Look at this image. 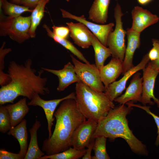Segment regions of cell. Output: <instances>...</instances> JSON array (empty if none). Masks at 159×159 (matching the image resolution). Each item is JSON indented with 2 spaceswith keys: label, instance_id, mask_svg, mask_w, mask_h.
I'll return each mask as SVG.
<instances>
[{
  "label": "cell",
  "instance_id": "18",
  "mask_svg": "<svg viewBox=\"0 0 159 159\" xmlns=\"http://www.w3.org/2000/svg\"><path fill=\"white\" fill-rule=\"evenodd\" d=\"M123 71V62L113 57L107 64L101 68L100 70V78L106 90L110 84L115 81Z\"/></svg>",
  "mask_w": 159,
  "mask_h": 159
},
{
  "label": "cell",
  "instance_id": "38",
  "mask_svg": "<svg viewBox=\"0 0 159 159\" xmlns=\"http://www.w3.org/2000/svg\"><path fill=\"white\" fill-rule=\"evenodd\" d=\"M153 0H137L138 2L140 4L142 5H146Z\"/></svg>",
  "mask_w": 159,
  "mask_h": 159
},
{
  "label": "cell",
  "instance_id": "9",
  "mask_svg": "<svg viewBox=\"0 0 159 159\" xmlns=\"http://www.w3.org/2000/svg\"><path fill=\"white\" fill-rule=\"evenodd\" d=\"M97 123L91 118L83 121L75 130L71 138V146L77 150L87 148L97 128Z\"/></svg>",
  "mask_w": 159,
  "mask_h": 159
},
{
  "label": "cell",
  "instance_id": "27",
  "mask_svg": "<svg viewBox=\"0 0 159 159\" xmlns=\"http://www.w3.org/2000/svg\"><path fill=\"white\" fill-rule=\"evenodd\" d=\"M0 6L5 14L13 17L20 16L22 14L25 12H32L33 10L9 2L7 0H0Z\"/></svg>",
  "mask_w": 159,
  "mask_h": 159
},
{
  "label": "cell",
  "instance_id": "15",
  "mask_svg": "<svg viewBox=\"0 0 159 159\" xmlns=\"http://www.w3.org/2000/svg\"><path fill=\"white\" fill-rule=\"evenodd\" d=\"M41 69L58 77L59 82L57 90L58 92L64 91L73 83L80 81L76 73L74 65L70 62H68L61 69L55 70L44 67Z\"/></svg>",
  "mask_w": 159,
  "mask_h": 159
},
{
  "label": "cell",
  "instance_id": "11",
  "mask_svg": "<svg viewBox=\"0 0 159 159\" xmlns=\"http://www.w3.org/2000/svg\"><path fill=\"white\" fill-rule=\"evenodd\" d=\"M39 94L36 93L30 102L27 103L28 105L39 106L44 110L47 122L48 138L52 135V128L53 125L54 118L53 115L55 109L58 105L63 100L67 99H75V93L72 92L63 98L51 100H46L41 98Z\"/></svg>",
  "mask_w": 159,
  "mask_h": 159
},
{
  "label": "cell",
  "instance_id": "14",
  "mask_svg": "<svg viewBox=\"0 0 159 159\" xmlns=\"http://www.w3.org/2000/svg\"><path fill=\"white\" fill-rule=\"evenodd\" d=\"M66 24L69 29V35L76 44L83 49L92 45V32L84 24L80 22Z\"/></svg>",
  "mask_w": 159,
  "mask_h": 159
},
{
  "label": "cell",
  "instance_id": "39",
  "mask_svg": "<svg viewBox=\"0 0 159 159\" xmlns=\"http://www.w3.org/2000/svg\"><path fill=\"white\" fill-rule=\"evenodd\" d=\"M21 0H10V1L11 3L17 4L20 5Z\"/></svg>",
  "mask_w": 159,
  "mask_h": 159
},
{
  "label": "cell",
  "instance_id": "3",
  "mask_svg": "<svg viewBox=\"0 0 159 159\" xmlns=\"http://www.w3.org/2000/svg\"><path fill=\"white\" fill-rule=\"evenodd\" d=\"M132 109V107H127L125 104L111 109L97 123L93 138L100 136L112 139L121 138L126 141L133 152L147 155L148 152L145 145L135 137L128 126L126 116Z\"/></svg>",
  "mask_w": 159,
  "mask_h": 159
},
{
  "label": "cell",
  "instance_id": "32",
  "mask_svg": "<svg viewBox=\"0 0 159 159\" xmlns=\"http://www.w3.org/2000/svg\"><path fill=\"white\" fill-rule=\"evenodd\" d=\"M153 47L148 54L150 60L151 61L157 60L159 57V41L156 39H152Z\"/></svg>",
  "mask_w": 159,
  "mask_h": 159
},
{
  "label": "cell",
  "instance_id": "16",
  "mask_svg": "<svg viewBox=\"0 0 159 159\" xmlns=\"http://www.w3.org/2000/svg\"><path fill=\"white\" fill-rule=\"evenodd\" d=\"M140 73L137 72L133 75L130 83L125 93L115 99L114 101L120 105L125 104L132 101L136 102L141 101L143 91V78Z\"/></svg>",
  "mask_w": 159,
  "mask_h": 159
},
{
  "label": "cell",
  "instance_id": "23",
  "mask_svg": "<svg viewBox=\"0 0 159 159\" xmlns=\"http://www.w3.org/2000/svg\"><path fill=\"white\" fill-rule=\"evenodd\" d=\"M92 46L95 52V64L100 70L106 59L112 55L110 49L102 44L92 33Z\"/></svg>",
  "mask_w": 159,
  "mask_h": 159
},
{
  "label": "cell",
  "instance_id": "25",
  "mask_svg": "<svg viewBox=\"0 0 159 159\" xmlns=\"http://www.w3.org/2000/svg\"><path fill=\"white\" fill-rule=\"evenodd\" d=\"M49 1L40 0L32 12L31 25L28 32L30 38L35 37L36 30L44 16L45 6Z\"/></svg>",
  "mask_w": 159,
  "mask_h": 159
},
{
  "label": "cell",
  "instance_id": "37",
  "mask_svg": "<svg viewBox=\"0 0 159 159\" xmlns=\"http://www.w3.org/2000/svg\"><path fill=\"white\" fill-rule=\"evenodd\" d=\"M151 62L159 72V57L157 60Z\"/></svg>",
  "mask_w": 159,
  "mask_h": 159
},
{
  "label": "cell",
  "instance_id": "19",
  "mask_svg": "<svg viewBox=\"0 0 159 159\" xmlns=\"http://www.w3.org/2000/svg\"><path fill=\"white\" fill-rule=\"evenodd\" d=\"M110 2V0H94L88 12V19L97 23L105 24Z\"/></svg>",
  "mask_w": 159,
  "mask_h": 159
},
{
  "label": "cell",
  "instance_id": "6",
  "mask_svg": "<svg viewBox=\"0 0 159 159\" xmlns=\"http://www.w3.org/2000/svg\"><path fill=\"white\" fill-rule=\"evenodd\" d=\"M123 14L120 5L117 2L114 10L115 28L109 34L107 43V46L111 50L112 57L119 59L122 62L126 49L125 37L126 34V31L123 28L122 20Z\"/></svg>",
  "mask_w": 159,
  "mask_h": 159
},
{
  "label": "cell",
  "instance_id": "28",
  "mask_svg": "<svg viewBox=\"0 0 159 159\" xmlns=\"http://www.w3.org/2000/svg\"><path fill=\"white\" fill-rule=\"evenodd\" d=\"M107 138L102 136H98L95 138L93 150L94 155L92 156V159H110L106 149Z\"/></svg>",
  "mask_w": 159,
  "mask_h": 159
},
{
  "label": "cell",
  "instance_id": "35",
  "mask_svg": "<svg viewBox=\"0 0 159 159\" xmlns=\"http://www.w3.org/2000/svg\"><path fill=\"white\" fill-rule=\"evenodd\" d=\"M40 0H21L20 4L30 8H34Z\"/></svg>",
  "mask_w": 159,
  "mask_h": 159
},
{
  "label": "cell",
  "instance_id": "30",
  "mask_svg": "<svg viewBox=\"0 0 159 159\" xmlns=\"http://www.w3.org/2000/svg\"><path fill=\"white\" fill-rule=\"evenodd\" d=\"M11 128L9 112L6 106L1 105L0 107V131L5 133L8 132Z\"/></svg>",
  "mask_w": 159,
  "mask_h": 159
},
{
  "label": "cell",
  "instance_id": "40",
  "mask_svg": "<svg viewBox=\"0 0 159 159\" xmlns=\"http://www.w3.org/2000/svg\"><path fill=\"white\" fill-rule=\"evenodd\" d=\"M66 0L67 2H68L70 0Z\"/></svg>",
  "mask_w": 159,
  "mask_h": 159
},
{
  "label": "cell",
  "instance_id": "2",
  "mask_svg": "<svg viewBox=\"0 0 159 159\" xmlns=\"http://www.w3.org/2000/svg\"><path fill=\"white\" fill-rule=\"evenodd\" d=\"M54 129L49 138L43 142L42 150L47 155L58 153L71 147L72 134L86 118L79 110L75 99L63 100L54 113Z\"/></svg>",
  "mask_w": 159,
  "mask_h": 159
},
{
  "label": "cell",
  "instance_id": "5",
  "mask_svg": "<svg viewBox=\"0 0 159 159\" xmlns=\"http://www.w3.org/2000/svg\"><path fill=\"white\" fill-rule=\"evenodd\" d=\"M31 23L30 16L13 17L5 16L1 12L0 35L8 36L12 40L21 44L30 38L28 32Z\"/></svg>",
  "mask_w": 159,
  "mask_h": 159
},
{
  "label": "cell",
  "instance_id": "20",
  "mask_svg": "<svg viewBox=\"0 0 159 159\" xmlns=\"http://www.w3.org/2000/svg\"><path fill=\"white\" fill-rule=\"evenodd\" d=\"M26 97L21 99L15 103L6 106L10 115L11 128L19 124L28 113L29 108Z\"/></svg>",
  "mask_w": 159,
  "mask_h": 159
},
{
  "label": "cell",
  "instance_id": "34",
  "mask_svg": "<svg viewBox=\"0 0 159 159\" xmlns=\"http://www.w3.org/2000/svg\"><path fill=\"white\" fill-rule=\"evenodd\" d=\"M0 159H23L19 153H15L8 151L4 149L0 150Z\"/></svg>",
  "mask_w": 159,
  "mask_h": 159
},
{
  "label": "cell",
  "instance_id": "21",
  "mask_svg": "<svg viewBox=\"0 0 159 159\" xmlns=\"http://www.w3.org/2000/svg\"><path fill=\"white\" fill-rule=\"evenodd\" d=\"M26 124V120L23 119L17 125L11 128L7 133L8 135H12L19 142L20 148L19 153L24 159L26 155L28 147Z\"/></svg>",
  "mask_w": 159,
  "mask_h": 159
},
{
  "label": "cell",
  "instance_id": "24",
  "mask_svg": "<svg viewBox=\"0 0 159 159\" xmlns=\"http://www.w3.org/2000/svg\"><path fill=\"white\" fill-rule=\"evenodd\" d=\"M42 27L47 31L48 36L53 39L55 42L59 44L69 51L81 61L85 63H90L83 54L69 41L67 39L61 38L56 35L46 24H43Z\"/></svg>",
  "mask_w": 159,
  "mask_h": 159
},
{
  "label": "cell",
  "instance_id": "26",
  "mask_svg": "<svg viewBox=\"0 0 159 159\" xmlns=\"http://www.w3.org/2000/svg\"><path fill=\"white\" fill-rule=\"evenodd\" d=\"M87 149L77 150L71 147L60 153L50 155H44L40 159H78L85 154Z\"/></svg>",
  "mask_w": 159,
  "mask_h": 159
},
{
  "label": "cell",
  "instance_id": "10",
  "mask_svg": "<svg viewBox=\"0 0 159 159\" xmlns=\"http://www.w3.org/2000/svg\"><path fill=\"white\" fill-rule=\"evenodd\" d=\"M60 9L63 18L74 20L83 23L102 44L107 46V40L108 35L113 30V27L115 25L113 23L111 22L106 24H96L87 20L84 15L77 16L63 9Z\"/></svg>",
  "mask_w": 159,
  "mask_h": 159
},
{
  "label": "cell",
  "instance_id": "12",
  "mask_svg": "<svg viewBox=\"0 0 159 159\" xmlns=\"http://www.w3.org/2000/svg\"><path fill=\"white\" fill-rule=\"evenodd\" d=\"M149 60L148 54H147L144 56L138 64L126 72L120 79L115 81L109 85L105 92L111 101L113 102L121 95L125 89L129 79L139 71L144 69Z\"/></svg>",
  "mask_w": 159,
  "mask_h": 159
},
{
  "label": "cell",
  "instance_id": "17",
  "mask_svg": "<svg viewBox=\"0 0 159 159\" xmlns=\"http://www.w3.org/2000/svg\"><path fill=\"white\" fill-rule=\"evenodd\" d=\"M140 34L130 28L126 31L127 43L123 62L122 75L134 66L132 62L133 57L135 51L140 44Z\"/></svg>",
  "mask_w": 159,
  "mask_h": 159
},
{
  "label": "cell",
  "instance_id": "4",
  "mask_svg": "<svg viewBox=\"0 0 159 159\" xmlns=\"http://www.w3.org/2000/svg\"><path fill=\"white\" fill-rule=\"evenodd\" d=\"M75 89L78 108L87 119L91 118L98 123L115 107L105 92H98L81 81L76 83Z\"/></svg>",
  "mask_w": 159,
  "mask_h": 159
},
{
  "label": "cell",
  "instance_id": "36",
  "mask_svg": "<svg viewBox=\"0 0 159 159\" xmlns=\"http://www.w3.org/2000/svg\"><path fill=\"white\" fill-rule=\"evenodd\" d=\"M95 140V138H93L90 141L89 145L87 148L86 152L84 155L82 157V159H92L91 152Z\"/></svg>",
  "mask_w": 159,
  "mask_h": 159
},
{
  "label": "cell",
  "instance_id": "8",
  "mask_svg": "<svg viewBox=\"0 0 159 159\" xmlns=\"http://www.w3.org/2000/svg\"><path fill=\"white\" fill-rule=\"evenodd\" d=\"M143 91L140 102L144 105L156 103L159 108V100L155 96L154 88L156 78L159 72L151 61L143 69Z\"/></svg>",
  "mask_w": 159,
  "mask_h": 159
},
{
  "label": "cell",
  "instance_id": "33",
  "mask_svg": "<svg viewBox=\"0 0 159 159\" xmlns=\"http://www.w3.org/2000/svg\"><path fill=\"white\" fill-rule=\"evenodd\" d=\"M52 32L56 35L61 38L67 39L69 35L70 31L68 27L64 26H52Z\"/></svg>",
  "mask_w": 159,
  "mask_h": 159
},
{
  "label": "cell",
  "instance_id": "29",
  "mask_svg": "<svg viewBox=\"0 0 159 159\" xmlns=\"http://www.w3.org/2000/svg\"><path fill=\"white\" fill-rule=\"evenodd\" d=\"M5 42H3L0 49V85L1 86L8 84L10 81V78L8 74L4 72V57L6 55L11 51L10 48H4Z\"/></svg>",
  "mask_w": 159,
  "mask_h": 159
},
{
  "label": "cell",
  "instance_id": "22",
  "mask_svg": "<svg viewBox=\"0 0 159 159\" xmlns=\"http://www.w3.org/2000/svg\"><path fill=\"white\" fill-rule=\"evenodd\" d=\"M36 117L35 122L29 130L31 136L30 140L24 159H40L44 155L40 149L38 145L37 132L41 125L38 120L37 117Z\"/></svg>",
  "mask_w": 159,
  "mask_h": 159
},
{
  "label": "cell",
  "instance_id": "1",
  "mask_svg": "<svg viewBox=\"0 0 159 159\" xmlns=\"http://www.w3.org/2000/svg\"><path fill=\"white\" fill-rule=\"evenodd\" d=\"M32 64L30 59L23 64H18L14 61L10 62L7 72L10 81L0 89L1 105L14 103L15 99L20 96L31 100L36 93L42 95L49 93L46 86L47 78L42 77L44 71L41 69L36 74V70L32 68Z\"/></svg>",
  "mask_w": 159,
  "mask_h": 159
},
{
  "label": "cell",
  "instance_id": "7",
  "mask_svg": "<svg viewBox=\"0 0 159 159\" xmlns=\"http://www.w3.org/2000/svg\"><path fill=\"white\" fill-rule=\"evenodd\" d=\"M76 73L82 82L99 92H105L106 89L100 76V70L95 64L82 63L70 55Z\"/></svg>",
  "mask_w": 159,
  "mask_h": 159
},
{
  "label": "cell",
  "instance_id": "31",
  "mask_svg": "<svg viewBox=\"0 0 159 159\" xmlns=\"http://www.w3.org/2000/svg\"><path fill=\"white\" fill-rule=\"evenodd\" d=\"M126 104L127 106L130 107H134L141 108L145 111L148 114L150 115L153 117L158 128L157 132L158 135L155 140V144L156 146H158L159 145V117L151 111L150 110V106L146 105L142 106L140 104H135L132 102L129 101L126 102Z\"/></svg>",
  "mask_w": 159,
  "mask_h": 159
},
{
  "label": "cell",
  "instance_id": "13",
  "mask_svg": "<svg viewBox=\"0 0 159 159\" xmlns=\"http://www.w3.org/2000/svg\"><path fill=\"white\" fill-rule=\"evenodd\" d=\"M132 19L131 29L140 33L145 29L153 25L159 20L156 15L139 6H136L131 12Z\"/></svg>",
  "mask_w": 159,
  "mask_h": 159
}]
</instances>
